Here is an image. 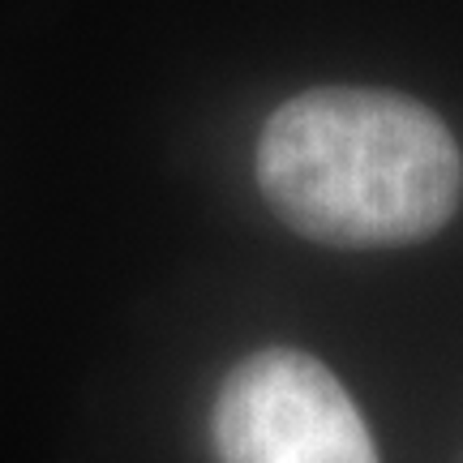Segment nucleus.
<instances>
[{
	"instance_id": "nucleus-2",
	"label": "nucleus",
	"mask_w": 463,
	"mask_h": 463,
	"mask_svg": "<svg viewBox=\"0 0 463 463\" xmlns=\"http://www.w3.org/2000/svg\"><path fill=\"white\" fill-rule=\"evenodd\" d=\"M211 438L223 463H378L344 382L297 347H262L232 369L215 395Z\"/></svg>"
},
{
	"instance_id": "nucleus-1",
	"label": "nucleus",
	"mask_w": 463,
	"mask_h": 463,
	"mask_svg": "<svg viewBox=\"0 0 463 463\" xmlns=\"http://www.w3.org/2000/svg\"><path fill=\"white\" fill-rule=\"evenodd\" d=\"M258 189L317 245H416L459 211L463 155L447 120L412 95L314 86L262 125Z\"/></svg>"
}]
</instances>
